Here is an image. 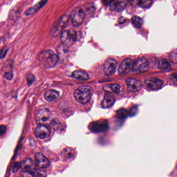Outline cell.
Listing matches in <instances>:
<instances>
[{"mask_svg": "<svg viewBox=\"0 0 177 177\" xmlns=\"http://www.w3.org/2000/svg\"><path fill=\"white\" fill-rule=\"evenodd\" d=\"M6 131V126L2 125L0 126V136H3Z\"/></svg>", "mask_w": 177, "mask_h": 177, "instance_id": "31", "label": "cell"}, {"mask_svg": "<svg viewBox=\"0 0 177 177\" xmlns=\"http://www.w3.org/2000/svg\"><path fill=\"white\" fill-rule=\"evenodd\" d=\"M117 62L112 58H108L105 61L103 65V72L107 76H110L113 74L117 68Z\"/></svg>", "mask_w": 177, "mask_h": 177, "instance_id": "7", "label": "cell"}, {"mask_svg": "<svg viewBox=\"0 0 177 177\" xmlns=\"http://www.w3.org/2000/svg\"><path fill=\"white\" fill-rule=\"evenodd\" d=\"M13 74L12 72H8L5 73V77L6 79L11 80L13 78Z\"/></svg>", "mask_w": 177, "mask_h": 177, "instance_id": "32", "label": "cell"}, {"mask_svg": "<svg viewBox=\"0 0 177 177\" xmlns=\"http://www.w3.org/2000/svg\"><path fill=\"white\" fill-rule=\"evenodd\" d=\"M72 76L74 79L81 81H86L89 78L88 74L82 71H74L72 74Z\"/></svg>", "mask_w": 177, "mask_h": 177, "instance_id": "18", "label": "cell"}, {"mask_svg": "<svg viewBox=\"0 0 177 177\" xmlns=\"http://www.w3.org/2000/svg\"><path fill=\"white\" fill-rule=\"evenodd\" d=\"M48 0H42L39 3L36 4L32 8H30L25 12V15L27 16H30L32 14H34L39 11L41 8L43 7L47 3Z\"/></svg>", "mask_w": 177, "mask_h": 177, "instance_id": "16", "label": "cell"}, {"mask_svg": "<svg viewBox=\"0 0 177 177\" xmlns=\"http://www.w3.org/2000/svg\"><path fill=\"white\" fill-rule=\"evenodd\" d=\"M140 1V0H128V1L129 2L132 4L134 5L139 4Z\"/></svg>", "mask_w": 177, "mask_h": 177, "instance_id": "33", "label": "cell"}, {"mask_svg": "<svg viewBox=\"0 0 177 177\" xmlns=\"http://www.w3.org/2000/svg\"><path fill=\"white\" fill-rule=\"evenodd\" d=\"M68 21V17L66 15L62 16L59 20V23L58 24L57 27L56 29L57 34L60 32L62 29H64Z\"/></svg>", "mask_w": 177, "mask_h": 177, "instance_id": "19", "label": "cell"}, {"mask_svg": "<svg viewBox=\"0 0 177 177\" xmlns=\"http://www.w3.org/2000/svg\"><path fill=\"white\" fill-rule=\"evenodd\" d=\"M104 87H106V89L105 91H109L112 92H115V93H118L120 91L121 89V86L118 85L117 84H112L111 85H106Z\"/></svg>", "mask_w": 177, "mask_h": 177, "instance_id": "22", "label": "cell"}, {"mask_svg": "<svg viewBox=\"0 0 177 177\" xmlns=\"http://www.w3.org/2000/svg\"><path fill=\"white\" fill-rule=\"evenodd\" d=\"M51 117L50 111L47 109H43L39 111L36 116V121L39 124H46L48 123Z\"/></svg>", "mask_w": 177, "mask_h": 177, "instance_id": "8", "label": "cell"}, {"mask_svg": "<svg viewBox=\"0 0 177 177\" xmlns=\"http://www.w3.org/2000/svg\"><path fill=\"white\" fill-rule=\"evenodd\" d=\"M107 127L106 123H95L93 124V125L91 127V129L94 132H99L103 131L106 129Z\"/></svg>", "mask_w": 177, "mask_h": 177, "instance_id": "21", "label": "cell"}, {"mask_svg": "<svg viewBox=\"0 0 177 177\" xmlns=\"http://www.w3.org/2000/svg\"><path fill=\"white\" fill-rule=\"evenodd\" d=\"M51 131L49 127L43 125H40L36 127L35 130V135L36 137L41 139H44L50 136Z\"/></svg>", "mask_w": 177, "mask_h": 177, "instance_id": "10", "label": "cell"}, {"mask_svg": "<svg viewBox=\"0 0 177 177\" xmlns=\"http://www.w3.org/2000/svg\"><path fill=\"white\" fill-rule=\"evenodd\" d=\"M76 39V34L74 29L64 31L61 34L60 41L65 45L69 46L72 45L75 42Z\"/></svg>", "mask_w": 177, "mask_h": 177, "instance_id": "3", "label": "cell"}, {"mask_svg": "<svg viewBox=\"0 0 177 177\" xmlns=\"http://www.w3.org/2000/svg\"><path fill=\"white\" fill-rule=\"evenodd\" d=\"M35 160H36L35 164L36 166L39 168H47L50 166V162L42 153H36Z\"/></svg>", "mask_w": 177, "mask_h": 177, "instance_id": "12", "label": "cell"}, {"mask_svg": "<svg viewBox=\"0 0 177 177\" xmlns=\"http://www.w3.org/2000/svg\"><path fill=\"white\" fill-rule=\"evenodd\" d=\"M111 10L120 12L123 11L127 5L126 0H113L110 4Z\"/></svg>", "mask_w": 177, "mask_h": 177, "instance_id": "13", "label": "cell"}, {"mask_svg": "<svg viewBox=\"0 0 177 177\" xmlns=\"http://www.w3.org/2000/svg\"><path fill=\"white\" fill-rule=\"evenodd\" d=\"M163 81L154 77H151L145 81V85L149 89L151 90L159 89L163 85Z\"/></svg>", "mask_w": 177, "mask_h": 177, "instance_id": "11", "label": "cell"}, {"mask_svg": "<svg viewBox=\"0 0 177 177\" xmlns=\"http://www.w3.org/2000/svg\"><path fill=\"white\" fill-rule=\"evenodd\" d=\"M153 3V0H140L139 5L142 8H150Z\"/></svg>", "mask_w": 177, "mask_h": 177, "instance_id": "24", "label": "cell"}, {"mask_svg": "<svg viewBox=\"0 0 177 177\" xmlns=\"http://www.w3.org/2000/svg\"><path fill=\"white\" fill-rule=\"evenodd\" d=\"M75 156V152L71 148H65L61 153L60 156L64 160H71Z\"/></svg>", "mask_w": 177, "mask_h": 177, "instance_id": "14", "label": "cell"}, {"mask_svg": "<svg viewBox=\"0 0 177 177\" xmlns=\"http://www.w3.org/2000/svg\"><path fill=\"white\" fill-rule=\"evenodd\" d=\"M21 166H22V165H21V163H20V162H17V163H15L14 168H13L14 173H16V171H18L20 169Z\"/></svg>", "mask_w": 177, "mask_h": 177, "instance_id": "29", "label": "cell"}, {"mask_svg": "<svg viewBox=\"0 0 177 177\" xmlns=\"http://www.w3.org/2000/svg\"><path fill=\"white\" fill-rule=\"evenodd\" d=\"M39 59L46 68H51L56 65L58 57L53 51L48 50L41 52L39 55Z\"/></svg>", "mask_w": 177, "mask_h": 177, "instance_id": "2", "label": "cell"}, {"mask_svg": "<svg viewBox=\"0 0 177 177\" xmlns=\"http://www.w3.org/2000/svg\"><path fill=\"white\" fill-rule=\"evenodd\" d=\"M8 49L7 47H4L0 50V59H3L8 53Z\"/></svg>", "mask_w": 177, "mask_h": 177, "instance_id": "28", "label": "cell"}, {"mask_svg": "<svg viewBox=\"0 0 177 177\" xmlns=\"http://www.w3.org/2000/svg\"><path fill=\"white\" fill-rule=\"evenodd\" d=\"M117 116L118 118H124L126 117L127 116V112L125 109H121L118 110L117 112Z\"/></svg>", "mask_w": 177, "mask_h": 177, "instance_id": "25", "label": "cell"}, {"mask_svg": "<svg viewBox=\"0 0 177 177\" xmlns=\"http://www.w3.org/2000/svg\"><path fill=\"white\" fill-rule=\"evenodd\" d=\"M126 21V19L124 17H120L118 19V22L121 24H122V23H125Z\"/></svg>", "mask_w": 177, "mask_h": 177, "instance_id": "34", "label": "cell"}, {"mask_svg": "<svg viewBox=\"0 0 177 177\" xmlns=\"http://www.w3.org/2000/svg\"><path fill=\"white\" fill-rule=\"evenodd\" d=\"M32 160L31 159H29V158H28L26 160H24V163H23V165H24V166L26 167H31L32 165Z\"/></svg>", "mask_w": 177, "mask_h": 177, "instance_id": "30", "label": "cell"}, {"mask_svg": "<svg viewBox=\"0 0 177 177\" xmlns=\"http://www.w3.org/2000/svg\"><path fill=\"white\" fill-rule=\"evenodd\" d=\"M126 83L127 85V89L133 92L139 91L143 87V84L142 82L137 79H133V78L127 79L126 81Z\"/></svg>", "mask_w": 177, "mask_h": 177, "instance_id": "9", "label": "cell"}, {"mask_svg": "<svg viewBox=\"0 0 177 177\" xmlns=\"http://www.w3.org/2000/svg\"><path fill=\"white\" fill-rule=\"evenodd\" d=\"M27 80L29 84L30 85L32 84L35 81V77L34 74H31V73L28 74L27 77Z\"/></svg>", "mask_w": 177, "mask_h": 177, "instance_id": "27", "label": "cell"}, {"mask_svg": "<svg viewBox=\"0 0 177 177\" xmlns=\"http://www.w3.org/2000/svg\"><path fill=\"white\" fill-rule=\"evenodd\" d=\"M85 13L82 8H76L72 14V23L74 26H79L82 24L85 19Z\"/></svg>", "mask_w": 177, "mask_h": 177, "instance_id": "5", "label": "cell"}, {"mask_svg": "<svg viewBox=\"0 0 177 177\" xmlns=\"http://www.w3.org/2000/svg\"><path fill=\"white\" fill-rule=\"evenodd\" d=\"M113 0H103V3L106 5H109Z\"/></svg>", "mask_w": 177, "mask_h": 177, "instance_id": "35", "label": "cell"}, {"mask_svg": "<svg viewBox=\"0 0 177 177\" xmlns=\"http://www.w3.org/2000/svg\"><path fill=\"white\" fill-rule=\"evenodd\" d=\"M115 98L111 94L109 93L105 94L103 101L102 102V107L105 109L111 107L115 102Z\"/></svg>", "mask_w": 177, "mask_h": 177, "instance_id": "15", "label": "cell"}, {"mask_svg": "<svg viewBox=\"0 0 177 177\" xmlns=\"http://www.w3.org/2000/svg\"><path fill=\"white\" fill-rule=\"evenodd\" d=\"M92 93L93 89L91 87L88 85H83L76 89L73 95L77 102L85 105L91 100Z\"/></svg>", "mask_w": 177, "mask_h": 177, "instance_id": "1", "label": "cell"}, {"mask_svg": "<svg viewBox=\"0 0 177 177\" xmlns=\"http://www.w3.org/2000/svg\"><path fill=\"white\" fill-rule=\"evenodd\" d=\"M32 176H41V177H43V176H46V173L45 171H41L39 170H35V171L32 173Z\"/></svg>", "mask_w": 177, "mask_h": 177, "instance_id": "26", "label": "cell"}, {"mask_svg": "<svg viewBox=\"0 0 177 177\" xmlns=\"http://www.w3.org/2000/svg\"><path fill=\"white\" fill-rule=\"evenodd\" d=\"M59 92L55 90L48 91L45 95V99L49 102H56L59 98Z\"/></svg>", "mask_w": 177, "mask_h": 177, "instance_id": "17", "label": "cell"}, {"mask_svg": "<svg viewBox=\"0 0 177 177\" xmlns=\"http://www.w3.org/2000/svg\"><path fill=\"white\" fill-rule=\"evenodd\" d=\"M133 60L130 58L123 60L118 68V74L121 75H125L133 71Z\"/></svg>", "mask_w": 177, "mask_h": 177, "instance_id": "6", "label": "cell"}, {"mask_svg": "<svg viewBox=\"0 0 177 177\" xmlns=\"http://www.w3.org/2000/svg\"><path fill=\"white\" fill-rule=\"evenodd\" d=\"M158 68L160 70H168L171 68V65L166 59H162L159 62Z\"/></svg>", "mask_w": 177, "mask_h": 177, "instance_id": "20", "label": "cell"}, {"mask_svg": "<svg viewBox=\"0 0 177 177\" xmlns=\"http://www.w3.org/2000/svg\"><path fill=\"white\" fill-rule=\"evenodd\" d=\"M149 69L148 61L144 58H140L133 62V72L135 74L146 72Z\"/></svg>", "mask_w": 177, "mask_h": 177, "instance_id": "4", "label": "cell"}, {"mask_svg": "<svg viewBox=\"0 0 177 177\" xmlns=\"http://www.w3.org/2000/svg\"><path fill=\"white\" fill-rule=\"evenodd\" d=\"M132 23L137 29H140L142 27L143 24V19L138 17V16H134L132 19Z\"/></svg>", "mask_w": 177, "mask_h": 177, "instance_id": "23", "label": "cell"}]
</instances>
